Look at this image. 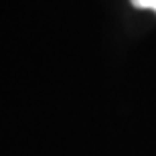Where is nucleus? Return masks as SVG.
Segmentation results:
<instances>
[{"mask_svg": "<svg viewBox=\"0 0 156 156\" xmlns=\"http://www.w3.org/2000/svg\"><path fill=\"white\" fill-rule=\"evenodd\" d=\"M136 8H142V10H154L156 12V0H130Z\"/></svg>", "mask_w": 156, "mask_h": 156, "instance_id": "f257e3e1", "label": "nucleus"}]
</instances>
